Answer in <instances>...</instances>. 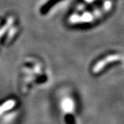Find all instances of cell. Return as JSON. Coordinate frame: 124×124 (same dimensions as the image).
<instances>
[{"label": "cell", "instance_id": "2", "mask_svg": "<svg viewBox=\"0 0 124 124\" xmlns=\"http://www.w3.org/2000/svg\"><path fill=\"white\" fill-rule=\"evenodd\" d=\"M14 105V102L12 100H10L8 102H6L5 103H4L2 105L0 106V113H2L5 111H7L8 109H10L11 108H12Z\"/></svg>", "mask_w": 124, "mask_h": 124}, {"label": "cell", "instance_id": "1", "mask_svg": "<svg viewBox=\"0 0 124 124\" xmlns=\"http://www.w3.org/2000/svg\"><path fill=\"white\" fill-rule=\"evenodd\" d=\"M60 0H50V1L46 4L44 6L42 7L41 8V13L42 14H46L49 9H50V8L53 5H55L57 2H59Z\"/></svg>", "mask_w": 124, "mask_h": 124}]
</instances>
